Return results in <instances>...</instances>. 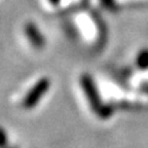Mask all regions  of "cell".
<instances>
[{
	"label": "cell",
	"instance_id": "obj_1",
	"mask_svg": "<svg viewBox=\"0 0 148 148\" xmlns=\"http://www.w3.org/2000/svg\"><path fill=\"white\" fill-rule=\"evenodd\" d=\"M51 86V80L48 78H41V79L36 83V84L31 88V90L27 92L24 101H22V106L25 109L30 110L40 103L42 96L48 91Z\"/></svg>",
	"mask_w": 148,
	"mask_h": 148
},
{
	"label": "cell",
	"instance_id": "obj_2",
	"mask_svg": "<svg viewBox=\"0 0 148 148\" xmlns=\"http://www.w3.org/2000/svg\"><path fill=\"white\" fill-rule=\"evenodd\" d=\"M80 83H82L83 90H84L92 110L96 111V112H99L103 106H101L100 96L98 94V91H96V86L94 84V82H92V78L90 75H88V74H84L80 79Z\"/></svg>",
	"mask_w": 148,
	"mask_h": 148
},
{
	"label": "cell",
	"instance_id": "obj_3",
	"mask_svg": "<svg viewBox=\"0 0 148 148\" xmlns=\"http://www.w3.org/2000/svg\"><path fill=\"white\" fill-rule=\"evenodd\" d=\"M25 34L27 36V38L29 41L32 43V46L36 48H42L46 41H45V37L43 35L41 34V31L38 30V27H37L34 22H27L25 25Z\"/></svg>",
	"mask_w": 148,
	"mask_h": 148
},
{
	"label": "cell",
	"instance_id": "obj_4",
	"mask_svg": "<svg viewBox=\"0 0 148 148\" xmlns=\"http://www.w3.org/2000/svg\"><path fill=\"white\" fill-rule=\"evenodd\" d=\"M8 146V135L4 127L0 126V148H6Z\"/></svg>",
	"mask_w": 148,
	"mask_h": 148
},
{
	"label": "cell",
	"instance_id": "obj_5",
	"mask_svg": "<svg viewBox=\"0 0 148 148\" xmlns=\"http://www.w3.org/2000/svg\"><path fill=\"white\" fill-rule=\"evenodd\" d=\"M59 1H61V0H49V3L53 4V5H57V4H59Z\"/></svg>",
	"mask_w": 148,
	"mask_h": 148
},
{
	"label": "cell",
	"instance_id": "obj_6",
	"mask_svg": "<svg viewBox=\"0 0 148 148\" xmlns=\"http://www.w3.org/2000/svg\"><path fill=\"white\" fill-rule=\"evenodd\" d=\"M6 148H18L17 146H10V147H6Z\"/></svg>",
	"mask_w": 148,
	"mask_h": 148
}]
</instances>
